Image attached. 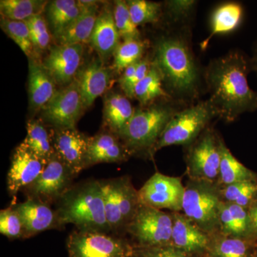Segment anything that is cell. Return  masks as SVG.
I'll return each instance as SVG.
<instances>
[{
  "label": "cell",
  "mask_w": 257,
  "mask_h": 257,
  "mask_svg": "<svg viewBox=\"0 0 257 257\" xmlns=\"http://www.w3.org/2000/svg\"><path fill=\"white\" fill-rule=\"evenodd\" d=\"M48 162L37 155L23 143L15 149L7 179L8 190L15 197L33 183L41 175Z\"/></svg>",
  "instance_id": "obj_14"
},
{
  "label": "cell",
  "mask_w": 257,
  "mask_h": 257,
  "mask_svg": "<svg viewBox=\"0 0 257 257\" xmlns=\"http://www.w3.org/2000/svg\"><path fill=\"white\" fill-rule=\"evenodd\" d=\"M111 234L122 236L141 203L128 176L99 180Z\"/></svg>",
  "instance_id": "obj_6"
},
{
  "label": "cell",
  "mask_w": 257,
  "mask_h": 257,
  "mask_svg": "<svg viewBox=\"0 0 257 257\" xmlns=\"http://www.w3.org/2000/svg\"><path fill=\"white\" fill-rule=\"evenodd\" d=\"M172 214L140 204L125 234L136 242L135 247L147 248L172 245Z\"/></svg>",
  "instance_id": "obj_9"
},
{
  "label": "cell",
  "mask_w": 257,
  "mask_h": 257,
  "mask_svg": "<svg viewBox=\"0 0 257 257\" xmlns=\"http://www.w3.org/2000/svg\"><path fill=\"white\" fill-rule=\"evenodd\" d=\"M0 233L9 239H24L23 222L13 205L0 211Z\"/></svg>",
  "instance_id": "obj_38"
},
{
  "label": "cell",
  "mask_w": 257,
  "mask_h": 257,
  "mask_svg": "<svg viewBox=\"0 0 257 257\" xmlns=\"http://www.w3.org/2000/svg\"><path fill=\"white\" fill-rule=\"evenodd\" d=\"M77 175L55 155L38 178L22 192L27 199H35L52 205L58 202L73 184Z\"/></svg>",
  "instance_id": "obj_11"
},
{
  "label": "cell",
  "mask_w": 257,
  "mask_h": 257,
  "mask_svg": "<svg viewBox=\"0 0 257 257\" xmlns=\"http://www.w3.org/2000/svg\"><path fill=\"white\" fill-rule=\"evenodd\" d=\"M185 187L179 177H170L157 172L138 190L140 202L155 209L182 211Z\"/></svg>",
  "instance_id": "obj_12"
},
{
  "label": "cell",
  "mask_w": 257,
  "mask_h": 257,
  "mask_svg": "<svg viewBox=\"0 0 257 257\" xmlns=\"http://www.w3.org/2000/svg\"><path fill=\"white\" fill-rule=\"evenodd\" d=\"M220 186L205 181H189L185 187L182 211L207 234L219 231V208L222 202Z\"/></svg>",
  "instance_id": "obj_7"
},
{
  "label": "cell",
  "mask_w": 257,
  "mask_h": 257,
  "mask_svg": "<svg viewBox=\"0 0 257 257\" xmlns=\"http://www.w3.org/2000/svg\"><path fill=\"white\" fill-rule=\"evenodd\" d=\"M146 47L147 42L141 39L123 40L113 55V69L119 73L128 66L140 62L143 59Z\"/></svg>",
  "instance_id": "obj_33"
},
{
  "label": "cell",
  "mask_w": 257,
  "mask_h": 257,
  "mask_svg": "<svg viewBox=\"0 0 257 257\" xmlns=\"http://www.w3.org/2000/svg\"><path fill=\"white\" fill-rule=\"evenodd\" d=\"M221 138L215 131L207 128L191 144L186 163L191 180L218 183L220 166Z\"/></svg>",
  "instance_id": "obj_10"
},
{
  "label": "cell",
  "mask_w": 257,
  "mask_h": 257,
  "mask_svg": "<svg viewBox=\"0 0 257 257\" xmlns=\"http://www.w3.org/2000/svg\"><path fill=\"white\" fill-rule=\"evenodd\" d=\"M114 3V22L121 38L123 40L140 39V32L132 20L126 1L117 0Z\"/></svg>",
  "instance_id": "obj_37"
},
{
  "label": "cell",
  "mask_w": 257,
  "mask_h": 257,
  "mask_svg": "<svg viewBox=\"0 0 257 257\" xmlns=\"http://www.w3.org/2000/svg\"><path fill=\"white\" fill-rule=\"evenodd\" d=\"M251 71V61L239 52H230L209 64L204 77L211 94L209 100L219 117L233 121L243 113L257 110V92L247 81Z\"/></svg>",
  "instance_id": "obj_1"
},
{
  "label": "cell",
  "mask_w": 257,
  "mask_h": 257,
  "mask_svg": "<svg viewBox=\"0 0 257 257\" xmlns=\"http://www.w3.org/2000/svg\"><path fill=\"white\" fill-rule=\"evenodd\" d=\"M179 110L169 104L137 108L119 138L130 155L152 151L169 121Z\"/></svg>",
  "instance_id": "obj_4"
},
{
  "label": "cell",
  "mask_w": 257,
  "mask_h": 257,
  "mask_svg": "<svg viewBox=\"0 0 257 257\" xmlns=\"http://www.w3.org/2000/svg\"><path fill=\"white\" fill-rule=\"evenodd\" d=\"M256 245L255 240L214 233L207 250L212 257H255Z\"/></svg>",
  "instance_id": "obj_27"
},
{
  "label": "cell",
  "mask_w": 257,
  "mask_h": 257,
  "mask_svg": "<svg viewBox=\"0 0 257 257\" xmlns=\"http://www.w3.org/2000/svg\"><path fill=\"white\" fill-rule=\"evenodd\" d=\"M69 257H133L135 246L123 236L74 230L67 239Z\"/></svg>",
  "instance_id": "obj_8"
},
{
  "label": "cell",
  "mask_w": 257,
  "mask_h": 257,
  "mask_svg": "<svg viewBox=\"0 0 257 257\" xmlns=\"http://www.w3.org/2000/svg\"><path fill=\"white\" fill-rule=\"evenodd\" d=\"M96 4L88 6L82 14L56 39L58 43L57 45H75L89 43L99 14Z\"/></svg>",
  "instance_id": "obj_26"
},
{
  "label": "cell",
  "mask_w": 257,
  "mask_h": 257,
  "mask_svg": "<svg viewBox=\"0 0 257 257\" xmlns=\"http://www.w3.org/2000/svg\"><path fill=\"white\" fill-rule=\"evenodd\" d=\"M34 51L42 52L48 48L51 42V35L50 32H45L41 35H32L30 34Z\"/></svg>",
  "instance_id": "obj_43"
},
{
  "label": "cell",
  "mask_w": 257,
  "mask_h": 257,
  "mask_svg": "<svg viewBox=\"0 0 257 257\" xmlns=\"http://www.w3.org/2000/svg\"><path fill=\"white\" fill-rule=\"evenodd\" d=\"M251 61V68L252 71L257 74V41L255 45L254 49H253V53L252 58L250 60Z\"/></svg>",
  "instance_id": "obj_45"
},
{
  "label": "cell",
  "mask_w": 257,
  "mask_h": 257,
  "mask_svg": "<svg viewBox=\"0 0 257 257\" xmlns=\"http://www.w3.org/2000/svg\"><path fill=\"white\" fill-rule=\"evenodd\" d=\"M221 195L224 202L234 203L240 207L248 209L257 198V182L245 181L221 189Z\"/></svg>",
  "instance_id": "obj_34"
},
{
  "label": "cell",
  "mask_w": 257,
  "mask_h": 257,
  "mask_svg": "<svg viewBox=\"0 0 257 257\" xmlns=\"http://www.w3.org/2000/svg\"><path fill=\"white\" fill-rule=\"evenodd\" d=\"M243 16V9L239 3H224L218 7L211 15L210 35L201 43L202 50L207 48L211 39L215 35L229 33L239 28Z\"/></svg>",
  "instance_id": "obj_29"
},
{
  "label": "cell",
  "mask_w": 257,
  "mask_h": 257,
  "mask_svg": "<svg viewBox=\"0 0 257 257\" xmlns=\"http://www.w3.org/2000/svg\"><path fill=\"white\" fill-rule=\"evenodd\" d=\"M28 25L30 34L32 35H41L48 32L46 20L42 15H35L25 21Z\"/></svg>",
  "instance_id": "obj_42"
},
{
  "label": "cell",
  "mask_w": 257,
  "mask_h": 257,
  "mask_svg": "<svg viewBox=\"0 0 257 257\" xmlns=\"http://www.w3.org/2000/svg\"><path fill=\"white\" fill-rule=\"evenodd\" d=\"M211 257H212V256H211Z\"/></svg>",
  "instance_id": "obj_47"
},
{
  "label": "cell",
  "mask_w": 257,
  "mask_h": 257,
  "mask_svg": "<svg viewBox=\"0 0 257 257\" xmlns=\"http://www.w3.org/2000/svg\"><path fill=\"white\" fill-rule=\"evenodd\" d=\"M1 28L29 57L34 52L30 32L25 21H14L1 18Z\"/></svg>",
  "instance_id": "obj_36"
},
{
  "label": "cell",
  "mask_w": 257,
  "mask_h": 257,
  "mask_svg": "<svg viewBox=\"0 0 257 257\" xmlns=\"http://www.w3.org/2000/svg\"><path fill=\"white\" fill-rule=\"evenodd\" d=\"M130 156L119 137L106 130L89 138L86 169L97 164L125 162Z\"/></svg>",
  "instance_id": "obj_18"
},
{
  "label": "cell",
  "mask_w": 257,
  "mask_h": 257,
  "mask_svg": "<svg viewBox=\"0 0 257 257\" xmlns=\"http://www.w3.org/2000/svg\"><path fill=\"white\" fill-rule=\"evenodd\" d=\"M83 52V45H57L51 47L42 64L53 77L56 84L66 87L76 79L82 62Z\"/></svg>",
  "instance_id": "obj_16"
},
{
  "label": "cell",
  "mask_w": 257,
  "mask_h": 257,
  "mask_svg": "<svg viewBox=\"0 0 257 257\" xmlns=\"http://www.w3.org/2000/svg\"><path fill=\"white\" fill-rule=\"evenodd\" d=\"M47 5L48 2L40 0H2L1 18L14 21H26L35 15H42Z\"/></svg>",
  "instance_id": "obj_31"
},
{
  "label": "cell",
  "mask_w": 257,
  "mask_h": 257,
  "mask_svg": "<svg viewBox=\"0 0 257 257\" xmlns=\"http://www.w3.org/2000/svg\"><path fill=\"white\" fill-rule=\"evenodd\" d=\"M130 15L137 27L148 23H157L162 17V5L146 0L126 1Z\"/></svg>",
  "instance_id": "obj_35"
},
{
  "label": "cell",
  "mask_w": 257,
  "mask_h": 257,
  "mask_svg": "<svg viewBox=\"0 0 257 257\" xmlns=\"http://www.w3.org/2000/svg\"><path fill=\"white\" fill-rule=\"evenodd\" d=\"M55 204L64 226L72 224L80 231L111 233L99 180L74 184Z\"/></svg>",
  "instance_id": "obj_3"
},
{
  "label": "cell",
  "mask_w": 257,
  "mask_h": 257,
  "mask_svg": "<svg viewBox=\"0 0 257 257\" xmlns=\"http://www.w3.org/2000/svg\"><path fill=\"white\" fill-rule=\"evenodd\" d=\"M53 77L33 58L29 60V99L32 110H42L57 92Z\"/></svg>",
  "instance_id": "obj_21"
},
{
  "label": "cell",
  "mask_w": 257,
  "mask_h": 257,
  "mask_svg": "<svg viewBox=\"0 0 257 257\" xmlns=\"http://www.w3.org/2000/svg\"><path fill=\"white\" fill-rule=\"evenodd\" d=\"M216 116H219V113L209 99L179 111L162 132L152 156L164 147L191 145Z\"/></svg>",
  "instance_id": "obj_5"
},
{
  "label": "cell",
  "mask_w": 257,
  "mask_h": 257,
  "mask_svg": "<svg viewBox=\"0 0 257 257\" xmlns=\"http://www.w3.org/2000/svg\"><path fill=\"white\" fill-rule=\"evenodd\" d=\"M255 257H257V245L256 246V248H255Z\"/></svg>",
  "instance_id": "obj_46"
},
{
  "label": "cell",
  "mask_w": 257,
  "mask_h": 257,
  "mask_svg": "<svg viewBox=\"0 0 257 257\" xmlns=\"http://www.w3.org/2000/svg\"><path fill=\"white\" fill-rule=\"evenodd\" d=\"M248 211L252 226L253 236L257 241V198L248 207Z\"/></svg>",
  "instance_id": "obj_44"
},
{
  "label": "cell",
  "mask_w": 257,
  "mask_h": 257,
  "mask_svg": "<svg viewBox=\"0 0 257 257\" xmlns=\"http://www.w3.org/2000/svg\"><path fill=\"white\" fill-rule=\"evenodd\" d=\"M172 246L189 254L208 249L210 234L201 229L184 214L172 212Z\"/></svg>",
  "instance_id": "obj_19"
},
{
  "label": "cell",
  "mask_w": 257,
  "mask_h": 257,
  "mask_svg": "<svg viewBox=\"0 0 257 257\" xmlns=\"http://www.w3.org/2000/svg\"><path fill=\"white\" fill-rule=\"evenodd\" d=\"M138 62L126 67L123 71L122 75L119 79L120 87L124 92L125 96L128 98L135 97V85L134 83V77H135V71H136Z\"/></svg>",
  "instance_id": "obj_41"
},
{
  "label": "cell",
  "mask_w": 257,
  "mask_h": 257,
  "mask_svg": "<svg viewBox=\"0 0 257 257\" xmlns=\"http://www.w3.org/2000/svg\"><path fill=\"white\" fill-rule=\"evenodd\" d=\"M134 109L128 97L112 93L106 97L104 105V125L107 131L119 136L133 117Z\"/></svg>",
  "instance_id": "obj_28"
},
{
  "label": "cell",
  "mask_w": 257,
  "mask_h": 257,
  "mask_svg": "<svg viewBox=\"0 0 257 257\" xmlns=\"http://www.w3.org/2000/svg\"><path fill=\"white\" fill-rule=\"evenodd\" d=\"M152 63L160 70L170 94L181 100L197 96L199 68L187 39L181 34L162 37L157 42Z\"/></svg>",
  "instance_id": "obj_2"
},
{
  "label": "cell",
  "mask_w": 257,
  "mask_h": 257,
  "mask_svg": "<svg viewBox=\"0 0 257 257\" xmlns=\"http://www.w3.org/2000/svg\"><path fill=\"white\" fill-rule=\"evenodd\" d=\"M55 128L42 119H30L27 124V136L23 143L44 160L49 161L56 155Z\"/></svg>",
  "instance_id": "obj_24"
},
{
  "label": "cell",
  "mask_w": 257,
  "mask_h": 257,
  "mask_svg": "<svg viewBox=\"0 0 257 257\" xmlns=\"http://www.w3.org/2000/svg\"><path fill=\"white\" fill-rule=\"evenodd\" d=\"M56 155L78 176L86 169L89 137L77 128H55Z\"/></svg>",
  "instance_id": "obj_17"
},
{
  "label": "cell",
  "mask_w": 257,
  "mask_h": 257,
  "mask_svg": "<svg viewBox=\"0 0 257 257\" xmlns=\"http://www.w3.org/2000/svg\"><path fill=\"white\" fill-rule=\"evenodd\" d=\"M120 39L114 22V12L106 7L98 16L89 44L104 62L114 55L120 44Z\"/></svg>",
  "instance_id": "obj_22"
},
{
  "label": "cell",
  "mask_w": 257,
  "mask_h": 257,
  "mask_svg": "<svg viewBox=\"0 0 257 257\" xmlns=\"http://www.w3.org/2000/svg\"><path fill=\"white\" fill-rule=\"evenodd\" d=\"M84 109L77 79L57 90L42 109V120L55 128H74Z\"/></svg>",
  "instance_id": "obj_13"
},
{
  "label": "cell",
  "mask_w": 257,
  "mask_h": 257,
  "mask_svg": "<svg viewBox=\"0 0 257 257\" xmlns=\"http://www.w3.org/2000/svg\"><path fill=\"white\" fill-rule=\"evenodd\" d=\"M21 218L24 227V239H29L47 230H62L64 227L56 209L35 199L13 204Z\"/></svg>",
  "instance_id": "obj_15"
},
{
  "label": "cell",
  "mask_w": 257,
  "mask_h": 257,
  "mask_svg": "<svg viewBox=\"0 0 257 257\" xmlns=\"http://www.w3.org/2000/svg\"><path fill=\"white\" fill-rule=\"evenodd\" d=\"M166 3L167 12L175 22L188 18L197 4V2L193 0H172Z\"/></svg>",
  "instance_id": "obj_40"
},
{
  "label": "cell",
  "mask_w": 257,
  "mask_h": 257,
  "mask_svg": "<svg viewBox=\"0 0 257 257\" xmlns=\"http://www.w3.org/2000/svg\"><path fill=\"white\" fill-rule=\"evenodd\" d=\"M192 255L172 245H167L155 247H135L133 257H192Z\"/></svg>",
  "instance_id": "obj_39"
},
{
  "label": "cell",
  "mask_w": 257,
  "mask_h": 257,
  "mask_svg": "<svg viewBox=\"0 0 257 257\" xmlns=\"http://www.w3.org/2000/svg\"><path fill=\"white\" fill-rule=\"evenodd\" d=\"M219 232L226 236L256 241L248 209L222 201L219 208Z\"/></svg>",
  "instance_id": "obj_23"
},
{
  "label": "cell",
  "mask_w": 257,
  "mask_h": 257,
  "mask_svg": "<svg viewBox=\"0 0 257 257\" xmlns=\"http://www.w3.org/2000/svg\"><path fill=\"white\" fill-rule=\"evenodd\" d=\"M111 69L101 60L88 64L77 79L84 109L90 107L99 96L106 92L111 79Z\"/></svg>",
  "instance_id": "obj_20"
},
{
  "label": "cell",
  "mask_w": 257,
  "mask_h": 257,
  "mask_svg": "<svg viewBox=\"0 0 257 257\" xmlns=\"http://www.w3.org/2000/svg\"><path fill=\"white\" fill-rule=\"evenodd\" d=\"M96 1L55 0L47 5V16L55 38L60 36L69 25L82 14L88 6Z\"/></svg>",
  "instance_id": "obj_25"
},
{
  "label": "cell",
  "mask_w": 257,
  "mask_h": 257,
  "mask_svg": "<svg viewBox=\"0 0 257 257\" xmlns=\"http://www.w3.org/2000/svg\"><path fill=\"white\" fill-rule=\"evenodd\" d=\"M221 160L218 184L219 186L229 185L245 181H256L257 175L245 167L231 153L223 140L220 141Z\"/></svg>",
  "instance_id": "obj_30"
},
{
  "label": "cell",
  "mask_w": 257,
  "mask_h": 257,
  "mask_svg": "<svg viewBox=\"0 0 257 257\" xmlns=\"http://www.w3.org/2000/svg\"><path fill=\"white\" fill-rule=\"evenodd\" d=\"M163 79L160 70L152 62L151 68L145 78L137 84L135 89V97L143 106L151 104L152 101L160 97L170 98L164 89Z\"/></svg>",
  "instance_id": "obj_32"
}]
</instances>
